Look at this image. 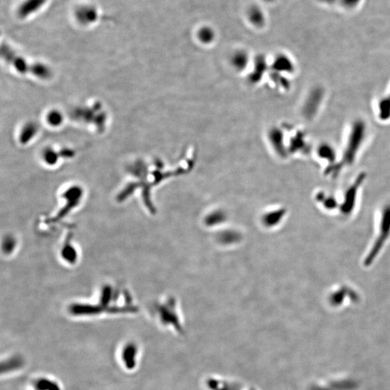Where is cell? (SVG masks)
Instances as JSON below:
<instances>
[{
	"label": "cell",
	"instance_id": "obj_1",
	"mask_svg": "<svg viewBox=\"0 0 390 390\" xmlns=\"http://www.w3.org/2000/svg\"><path fill=\"white\" fill-rule=\"evenodd\" d=\"M1 54L5 60H8V62H10L19 71L23 72L24 73L26 72H31L33 74L42 78H47L49 76V72L47 68H44V66H41V65H31V66L28 65L25 60L20 57H17L15 54L7 46L2 47Z\"/></svg>",
	"mask_w": 390,
	"mask_h": 390
},
{
	"label": "cell",
	"instance_id": "obj_2",
	"mask_svg": "<svg viewBox=\"0 0 390 390\" xmlns=\"http://www.w3.org/2000/svg\"><path fill=\"white\" fill-rule=\"evenodd\" d=\"M47 0H25L19 6L17 14L21 18H26L40 10Z\"/></svg>",
	"mask_w": 390,
	"mask_h": 390
},
{
	"label": "cell",
	"instance_id": "obj_3",
	"mask_svg": "<svg viewBox=\"0 0 390 390\" xmlns=\"http://www.w3.org/2000/svg\"><path fill=\"white\" fill-rule=\"evenodd\" d=\"M138 349L133 343H129L125 345L122 352V360L126 369L133 370L137 364Z\"/></svg>",
	"mask_w": 390,
	"mask_h": 390
},
{
	"label": "cell",
	"instance_id": "obj_4",
	"mask_svg": "<svg viewBox=\"0 0 390 390\" xmlns=\"http://www.w3.org/2000/svg\"><path fill=\"white\" fill-rule=\"evenodd\" d=\"M76 16L79 23L88 25L94 23L98 19V10L93 6L84 5L78 8L76 12Z\"/></svg>",
	"mask_w": 390,
	"mask_h": 390
},
{
	"label": "cell",
	"instance_id": "obj_5",
	"mask_svg": "<svg viewBox=\"0 0 390 390\" xmlns=\"http://www.w3.org/2000/svg\"><path fill=\"white\" fill-rule=\"evenodd\" d=\"M23 360L19 356H13L6 359L1 363V374L9 373L23 367Z\"/></svg>",
	"mask_w": 390,
	"mask_h": 390
},
{
	"label": "cell",
	"instance_id": "obj_6",
	"mask_svg": "<svg viewBox=\"0 0 390 390\" xmlns=\"http://www.w3.org/2000/svg\"><path fill=\"white\" fill-rule=\"evenodd\" d=\"M38 390H61L57 383L47 379L40 380L36 383Z\"/></svg>",
	"mask_w": 390,
	"mask_h": 390
}]
</instances>
